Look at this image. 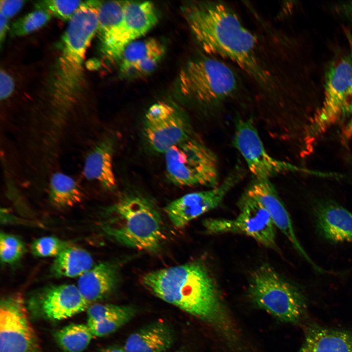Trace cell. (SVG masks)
Returning <instances> with one entry per match:
<instances>
[{"label": "cell", "mask_w": 352, "mask_h": 352, "mask_svg": "<svg viewBox=\"0 0 352 352\" xmlns=\"http://www.w3.org/2000/svg\"></svg>", "instance_id": "f35d334b"}, {"label": "cell", "mask_w": 352, "mask_h": 352, "mask_svg": "<svg viewBox=\"0 0 352 352\" xmlns=\"http://www.w3.org/2000/svg\"><path fill=\"white\" fill-rule=\"evenodd\" d=\"M93 262L88 251L69 244L55 257L50 273L55 277H80L93 267Z\"/></svg>", "instance_id": "603a6c76"}, {"label": "cell", "mask_w": 352, "mask_h": 352, "mask_svg": "<svg viewBox=\"0 0 352 352\" xmlns=\"http://www.w3.org/2000/svg\"><path fill=\"white\" fill-rule=\"evenodd\" d=\"M37 336L29 321L23 297L19 293L1 299L0 352H38Z\"/></svg>", "instance_id": "5bb4252c"}, {"label": "cell", "mask_w": 352, "mask_h": 352, "mask_svg": "<svg viewBox=\"0 0 352 352\" xmlns=\"http://www.w3.org/2000/svg\"><path fill=\"white\" fill-rule=\"evenodd\" d=\"M164 154L166 176L173 184L211 188L219 184L217 156L195 137L191 136L174 145Z\"/></svg>", "instance_id": "52a82bcc"}, {"label": "cell", "mask_w": 352, "mask_h": 352, "mask_svg": "<svg viewBox=\"0 0 352 352\" xmlns=\"http://www.w3.org/2000/svg\"><path fill=\"white\" fill-rule=\"evenodd\" d=\"M70 244L54 236H45L33 241L31 251L38 257L57 256Z\"/></svg>", "instance_id": "f546056e"}, {"label": "cell", "mask_w": 352, "mask_h": 352, "mask_svg": "<svg viewBox=\"0 0 352 352\" xmlns=\"http://www.w3.org/2000/svg\"><path fill=\"white\" fill-rule=\"evenodd\" d=\"M165 52L164 44L149 38L136 40L127 46L120 61L119 72L124 78H138L152 73Z\"/></svg>", "instance_id": "e0dca14e"}, {"label": "cell", "mask_w": 352, "mask_h": 352, "mask_svg": "<svg viewBox=\"0 0 352 352\" xmlns=\"http://www.w3.org/2000/svg\"><path fill=\"white\" fill-rule=\"evenodd\" d=\"M145 138L155 152L164 154L192 136L187 118L175 106L157 102L147 111L143 127Z\"/></svg>", "instance_id": "7c38bea8"}, {"label": "cell", "mask_w": 352, "mask_h": 352, "mask_svg": "<svg viewBox=\"0 0 352 352\" xmlns=\"http://www.w3.org/2000/svg\"><path fill=\"white\" fill-rule=\"evenodd\" d=\"M101 2L84 1L69 21L64 33L49 114L50 119L56 123L67 122L69 112L78 99L86 51L97 34Z\"/></svg>", "instance_id": "3957f363"}, {"label": "cell", "mask_w": 352, "mask_h": 352, "mask_svg": "<svg viewBox=\"0 0 352 352\" xmlns=\"http://www.w3.org/2000/svg\"><path fill=\"white\" fill-rule=\"evenodd\" d=\"M239 213L232 219H207L203 222L207 233H238L248 236L263 246L278 250L276 227L267 211L245 192L238 202Z\"/></svg>", "instance_id": "ba28073f"}, {"label": "cell", "mask_w": 352, "mask_h": 352, "mask_svg": "<svg viewBox=\"0 0 352 352\" xmlns=\"http://www.w3.org/2000/svg\"><path fill=\"white\" fill-rule=\"evenodd\" d=\"M158 20V12L152 2L126 1L120 23L100 44L101 52L109 61L120 62L127 46L146 34Z\"/></svg>", "instance_id": "8fae6325"}, {"label": "cell", "mask_w": 352, "mask_h": 352, "mask_svg": "<svg viewBox=\"0 0 352 352\" xmlns=\"http://www.w3.org/2000/svg\"><path fill=\"white\" fill-rule=\"evenodd\" d=\"M14 83L11 76L5 71L0 72V98L1 100L8 98L12 93Z\"/></svg>", "instance_id": "d6a6232c"}, {"label": "cell", "mask_w": 352, "mask_h": 352, "mask_svg": "<svg viewBox=\"0 0 352 352\" xmlns=\"http://www.w3.org/2000/svg\"><path fill=\"white\" fill-rule=\"evenodd\" d=\"M26 251L24 242L17 237L1 232L0 257L4 264H13L19 261Z\"/></svg>", "instance_id": "4316f807"}, {"label": "cell", "mask_w": 352, "mask_h": 352, "mask_svg": "<svg viewBox=\"0 0 352 352\" xmlns=\"http://www.w3.org/2000/svg\"><path fill=\"white\" fill-rule=\"evenodd\" d=\"M100 352H126L124 348L111 347L103 350Z\"/></svg>", "instance_id": "8d00e7d4"}, {"label": "cell", "mask_w": 352, "mask_h": 352, "mask_svg": "<svg viewBox=\"0 0 352 352\" xmlns=\"http://www.w3.org/2000/svg\"><path fill=\"white\" fill-rule=\"evenodd\" d=\"M114 141L106 137L96 143L87 154L83 174L88 180L95 181L106 190L112 191L116 186L112 160Z\"/></svg>", "instance_id": "d6986e66"}, {"label": "cell", "mask_w": 352, "mask_h": 352, "mask_svg": "<svg viewBox=\"0 0 352 352\" xmlns=\"http://www.w3.org/2000/svg\"><path fill=\"white\" fill-rule=\"evenodd\" d=\"M344 10L347 15L352 19V1L344 5Z\"/></svg>", "instance_id": "74e56055"}, {"label": "cell", "mask_w": 352, "mask_h": 352, "mask_svg": "<svg viewBox=\"0 0 352 352\" xmlns=\"http://www.w3.org/2000/svg\"><path fill=\"white\" fill-rule=\"evenodd\" d=\"M342 137L344 141L349 140L352 137V118L343 129Z\"/></svg>", "instance_id": "d590c367"}, {"label": "cell", "mask_w": 352, "mask_h": 352, "mask_svg": "<svg viewBox=\"0 0 352 352\" xmlns=\"http://www.w3.org/2000/svg\"><path fill=\"white\" fill-rule=\"evenodd\" d=\"M133 315H126L110 318L104 320L87 324L94 336L101 337L110 334L129 321Z\"/></svg>", "instance_id": "4dcf8cb0"}, {"label": "cell", "mask_w": 352, "mask_h": 352, "mask_svg": "<svg viewBox=\"0 0 352 352\" xmlns=\"http://www.w3.org/2000/svg\"><path fill=\"white\" fill-rule=\"evenodd\" d=\"M248 292L256 305L282 322L297 323L305 313L302 291L269 264H263L251 273Z\"/></svg>", "instance_id": "5b68a950"}, {"label": "cell", "mask_w": 352, "mask_h": 352, "mask_svg": "<svg viewBox=\"0 0 352 352\" xmlns=\"http://www.w3.org/2000/svg\"><path fill=\"white\" fill-rule=\"evenodd\" d=\"M55 339L59 345L67 352H81L88 346L94 335L88 325L71 324L58 330Z\"/></svg>", "instance_id": "d4e9b609"}, {"label": "cell", "mask_w": 352, "mask_h": 352, "mask_svg": "<svg viewBox=\"0 0 352 352\" xmlns=\"http://www.w3.org/2000/svg\"><path fill=\"white\" fill-rule=\"evenodd\" d=\"M162 300L229 334L232 325L217 283L207 267L194 261L153 270L142 278Z\"/></svg>", "instance_id": "7a4b0ae2"}, {"label": "cell", "mask_w": 352, "mask_h": 352, "mask_svg": "<svg viewBox=\"0 0 352 352\" xmlns=\"http://www.w3.org/2000/svg\"><path fill=\"white\" fill-rule=\"evenodd\" d=\"M178 82L184 96L210 107L227 99L238 87V79L233 70L210 56L188 61L180 72Z\"/></svg>", "instance_id": "8992f818"}, {"label": "cell", "mask_w": 352, "mask_h": 352, "mask_svg": "<svg viewBox=\"0 0 352 352\" xmlns=\"http://www.w3.org/2000/svg\"><path fill=\"white\" fill-rule=\"evenodd\" d=\"M352 113V89H348L344 109L343 117Z\"/></svg>", "instance_id": "e575fe53"}, {"label": "cell", "mask_w": 352, "mask_h": 352, "mask_svg": "<svg viewBox=\"0 0 352 352\" xmlns=\"http://www.w3.org/2000/svg\"><path fill=\"white\" fill-rule=\"evenodd\" d=\"M83 197L82 190L72 177L60 172L52 175L48 197L54 206L58 208L73 207L80 203Z\"/></svg>", "instance_id": "cb8c5ba5"}, {"label": "cell", "mask_w": 352, "mask_h": 352, "mask_svg": "<svg viewBox=\"0 0 352 352\" xmlns=\"http://www.w3.org/2000/svg\"><path fill=\"white\" fill-rule=\"evenodd\" d=\"M245 192L264 207L270 215L276 228L283 233L298 253L316 271L327 273V270L314 263L300 244L296 236L289 214L269 179L254 178Z\"/></svg>", "instance_id": "9a60e30c"}, {"label": "cell", "mask_w": 352, "mask_h": 352, "mask_svg": "<svg viewBox=\"0 0 352 352\" xmlns=\"http://www.w3.org/2000/svg\"><path fill=\"white\" fill-rule=\"evenodd\" d=\"M319 234L332 243H352V213L332 200L318 203L314 209Z\"/></svg>", "instance_id": "ac0fdd59"}, {"label": "cell", "mask_w": 352, "mask_h": 352, "mask_svg": "<svg viewBox=\"0 0 352 352\" xmlns=\"http://www.w3.org/2000/svg\"><path fill=\"white\" fill-rule=\"evenodd\" d=\"M181 9L204 52L231 60L262 88L274 90L273 79L258 59L256 36L243 26L231 8L220 1H204L185 3Z\"/></svg>", "instance_id": "6da1fadb"}, {"label": "cell", "mask_w": 352, "mask_h": 352, "mask_svg": "<svg viewBox=\"0 0 352 352\" xmlns=\"http://www.w3.org/2000/svg\"><path fill=\"white\" fill-rule=\"evenodd\" d=\"M23 0H1L0 2V14L9 19L16 14L22 8Z\"/></svg>", "instance_id": "1f68e13d"}, {"label": "cell", "mask_w": 352, "mask_h": 352, "mask_svg": "<svg viewBox=\"0 0 352 352\" xmlns=\"http://www.w3.org/2000/svg\"><path fill=\"white\" fill-rule=\"evenodd\" d=\"M30 304L46 319L61 320L71 317L90 305L72 284L50 285L39 290L31 297Z\"/></svg>", "instance_id": "2e32d148"}, {"label": "cell", "mask_w": 352, "mask_h": 352, "mask_svg": "<svg viewBox=\"0 0 352 352\" xmlns=\"http://www.w3.org/2000/svg\"><path fill=\"white\" fill-rule=\"evenodd\" d=\"M102 228L118 243L150 252L159 250L164 239L163 222L155 205L138 194L122 196L107 211Z\"/></svg>", "instance_id": "277c9868"}, {"label": "cell", "mask_w": 352, "mask_h": 352, "mask_svg": "<svg viewBox=\"0 0 352 352\" xmlns=\"http://www.w3.org/2000/svg\"><path fill=\"white\" fill-rule=\"evenodd\" d=\"M244 174L243 169L236 166L217 186L188 193L171 201L164 208L166 215L175 227H184L192 220L217 207L242 179Z\"/></svg>", "instance_id": "4fadbf2b"}, {"label": "cell", "mask_w": 352, "mask_h": 352, "mask_svg": "<svg viewBox=\"0 0 352 352\" xmlns=\"http://www.w3.org/2000/svg\"><path fill=\"white\" fill-rule=\"evenodd\" d=\"M233 145L243 158L255 179L270 180L275 176L288 172L325 176L324 173L301 168L271 156L266 151L251 119H239L236 122Z\"/></svg>", "instance_id": "30bf717a"}, {"label": "cell", "mask_w": 352, "mask_h": 352, "mask_svg": "<svg viewBox=\"0 0 352 352\" xmlns=\"http://www.w3.org/2000/svg\"><path fill=\"white\" fill-rule=\"evenodd\" d=\"M298 352H352V332L317 325L306 329Z\"/></svg>", "instance_id": "44dd1931"}, {"label": "cell", "mask_w": 352, "mask_h": 352, "mask_svg": "<svg viewBox=\"0 0 352 352\" xmlns=\"http://www.w3.org/2000/svg\"><path fill=\"white\" fill-rule=\"evenodd\" d=\"M88 323L90 324L110 318L134 315V310L130 307L110 304H94L88 308Z\"/></svg>", "instance_id": "f1b7e54d"}, {"label": "cell", "mask_w": 352, "mask_h": 352, "mask_svg": "<svg viewBox=\"0 0 352 352\" xmlns=\"http://www.w3.org/2000/svg\"><path fill=\"white\" fill-rule=\"evenodd\" d=\"M9 19L0 14V41L1 44L4 41L9 28Z\"/></svg>", "instance_id": "836d02e7"}, {"label": "cell", "mask_w": 352, "mask_h": 352, "mask_svg": "<svg viewBox=\"0 0 352 352\" xmlns=\"http://www.w3.org/2000/svg\"><path fill=\"white\" fill-rule=\"evenodd\" d=\"M84 1L48 0L36 3L37 9H43L51 15L64 21H69L80 8Z\"/></svg>", "instance_id": "83f0119b"}, {"label": "cell", "mask_w": 352, "mask_h": 352, "mask_svg": "<svg viewBox=\"0 0 352 352\" xmlns=\"http://www.w3.org/2000/svg\"><path fill=\"white\" fill-rule=\"evenodd\" d=\"M51 17L47 11L37 9L15 21L12 25L10 34L12 36L28 34L45 25Z\"/></svg>", "instance_id": "484cf974"}, {"label": "cell", "mask_w": 352, "mask_h": 352, "mask_svg": "<svg viewBox=\"0 0 352 352\" xmlns=\"http://www.w3.org/2000/svg\"><path fill=\"white\" fill-rule=\"evenodd\" d=\"M173 342L172 330L167 325L158 322L132 333L123 348L126 352H164Z\"/></svg>", "instance_id": "7402d4cb"}, {"label": "cell", "mask_w": 352, "mask_h": 352, "mask_svg": "<svg viewBox=\"0 0 352 352\" xmlns=\"http://www.w3.org/2000/svg\"><path fill=\"white\" fill-rule=\"evenodd\" d=\"M352 78V53L332 63L325 76V96L321 109L307 129L305 143L312 146L317 138L342 117L349 85Z\"/></svg>", "instance_id": "9c48e42d"}, {"label": "cell", "mask_w": 352, "mask_h": 352, "mask_svg": "<svg viewBox=\"0 0 352 352\" xmlns=\"http://www.w3.org/2000/svg\"><path fill=\"white\" fill-rule=\"evenodd\" d=\"M118 279L117 267L111 263L103 262L93 266L80 276L77 287L90 304L110 293L116 286Z\"/></svg>", "instance_id": "ffe728a7"}]
</instances>
